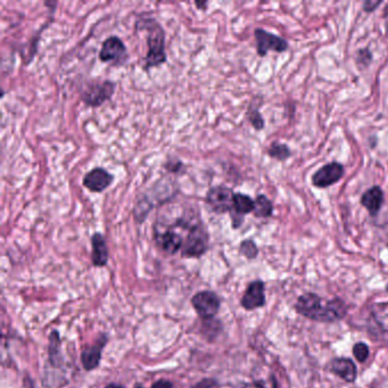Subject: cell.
Returning <instances> with one entry per match:
<instances>
[{
    "mask_svg": "<svg viewBox=\"0 0 388 388\" xmlns=\"http://www.w3.org/2000/svg\"><path fill=\"white\" fill-rule=\"evenodd\" d=\"M106 344V338L104 337L103 340H98L95 345L90 346V347L86 348L83 351L81 359H82L83 367L87 370H92L99 365L100 357H102V351Z\"/></svg>",
    "mask_w": 388,
    "mask_h": 388,
    "instance_id": "2e32d148",
    "label": "cell"
},
{
    "mask_svg": "<svg viewBox=\"0 0 388 388\" xmlns=\"http://www.w3.org/2000/svg\"><path fill=\"white\" fill-rule=\"evenodd\" d=\"M92 260L95 266H105L109 262V249L105 238L100 232H96L92 237Z\"/></svg>",
    "mask_w": 388,
    "mask_h": 388,
    "instance_id": "9a60e30c",
    "label": "cell"
},
{
    "mask_svg": "<svg viewBox=\"0 0 388 388\" xmlns=\"http://www.w3.org/2000/svg\"><path fill=\"white\" fill-rule=\"evenodd\" d=\"M151 388H172V384L166 380H158L155 382L154 385L151 386Z\"/></svg>",
    "mask_w": 388,
    "mask_h": 388,
    "instance_id": "4316f807",
    "label": "cell"
},
{
    "mask_svg": "<svg viewBox=\"0 0 388 388\" xmlns=\"http://www.w3.org/2000/svg\"><path fill=\"white\" fill-rule=\"evenodd\" d=\"M208 246L209 232L204 226L203 221L200 220L187 232L181 254L185 257H200L208 251Z\"/></svg>",
    "mask_w": 388,
    "mask_h": 388,
    "instance_id": "277c9868",
    "label": "cell"
},
{
    "mask_svg": "<svg viewBox=\"0 0 388 388\" xmlns=\"http://www.w3.org/2000/svg\"><path fill=\"white\" fill-rule=\"evenodd\" d=\"M229 215H230V217H232V228L239 229L240 227L243 226L244 222H245V217H244V215H238V213L232 211V210L229 212Z\"/></svg>",
    "mask_w": 388,
    "mask_h": 388,
    "instance_id": "d4e9b609",
    "label": "cell"
},
{
    "mask_svg": "<svg viewBox=\"0 0 388 388\" xmlns=\"http://www.w3.org/2000/svg\"><path fill=\"white\" fill-rule=\"evenodd\" d=\"M193 306L200 317L210 319L215 317L220 308L219 297L212 291H200L193 297Z\"/></svg>",
    "mask_w": 388,
    "mask_h": 388,
    "instance_id": "30bf717a",
    "label": "cell"
},
{
    "mask_svg": "<svg viewBox=\"0 0 388 388\" xmlns=\"http://www.w3.org/2000/svg\"><path fill=\"white\" fill-rule=\"evenodd\" d=\"M295 310L303 317L317 323H336L345 317L347 308L340 298L323 300L314 293L301 295L295 304Z\"/></svg>",
    "mask_w": 388,
    "mask_h": 388,
    "instance_id": "6da1fadb",
    "label": "cell"
},
{
    "mask_svg": "<svg viewBox=\"0 0 388 388\" xmlns=\"http://www.w3.org/2000/svg\"><path fill=\"white\" fill-rule=\"evenodd\" d=\"M255 200L249 196V195L243 194V193H236L234 198V206L232 211L236 212L238 215H251L254 212Z\"/></svg>",
    "mask_w": 388,
    "mask_h": 388,
    "instance_id": "e0dca14e",
    "label": "cell"
},
{
    "mask_svg": "<svg viewBox=\"0 0 388 388\" xmlns=\"http://www.w3.org/2000/svg\"><path fill=\"white\" fill-rule=\"evenodd\" d=\"M240 254L244 255L246 259L253 260L259 255V247L255 244L254 240L245 239L239 245Z\"/></svg>",
    "mask_w": 388,
    "mask_h": 388,
    "instance_id": "603a6c76",
    "label": "cell"
},
{
    "mask_svg": "<svg viewBox=\"0 0 388 388\" xmlns=\"http://www.w3.org/2000/svg\"><path fill=\"white\" fill-rule=\"evenodd\" d=\"M117 83L112 80H92L79 88L80 99L85 105L97 109L114 96Z\"/></svg>",
    "mask_w": 388,
    "mask_h": 388,
    "instance_id": "3957f363",
    "label": "cell"
},
{
    "mask_svg": "<svg viewBox=\"0 0 388 388\" xmlns=\"http://www.w3.org/2000/svg\"><path fill=\"white\" fill-rule=\"evenodd\" d=\"M386 289H387V291H388V285H387V287H386Z\"/></svg>",
    "mask_w": 388,
    "mask_h": 388,
    "instance_id": "4dcf8cb0",
    "label": "cell"
},
{
    "mask_svg": "<svg viewBox=\"0 0 388 388\" xmlns=\"http://www.w3.org/2000/svg\"><path fill=\"white\" fill-rule=\"evenodd\" d=\"M374 60V55L369 47H365L357 50L355 54V64L360 70L368 69Z\"/></svg>",
    "mask_w": 388,
    "mask_h": 388,
    "instance_id": "44dd1931",
    "label": "cell"
},
{
    "mask_svg": "<svg viewBox=\"0 0 388 388\" xmlns=\"http://www.w3.org/2000/svg\"><path fill=\"white\" fill-rule=\"evenodd\" d=\"M382 1H372V0H367L363 1L362 9L365 13H374L378 7L382 6Z\"/></svg>",
    "mask_w": 388,
    "mask_h": 388,
    "instance_id": "484cf974",
    "label": "cell"
},
{
    "mask_svg": "<svg viewBox=\"0 0 388 388\" xmlns=\"http://www.w3.org/2000/svg\"><path fill=\"white\" fill-rule=\"evenodd\" d=\"M254 37L255 43H257V53L260 58H266L269 52L283 54L289 50V41L266 30L257 28L254 30Z\"/></svg>",
    "mask_w": 388,
    "mask_h": 388,
    "instance_id": "52a82bcc",
    "label": "cell"
},
{
    "mask_svg": "<svg viewBox=\"0 0 388 388\" xmlns=\"http://www.w3.org/2000/svg\"><path fill=\"white\" fill-rule=\"evenodd\" d=\"M163 168L166 172L172 174H185V170H187L185 163L177 157H168L163 164Z\"/></svg>",
    "mask_w": 388,
    "mask_h": 388,
    "instance_id": "7402d4cb",
    "label": "cell"
},
{
    "mask_svg": "<svg viewBox=\"0 0 388 388\" xmlns=\"http://www.w3.org/2000/svg\"><path fill=\"white\" fill-rule=\"evenodd\" d=\"M385 194L380 185H372L371 188L367 189L361 196L360 204L368 211L371 217H374L379 215L380 210L384 205Z\"/></svg>",
    "mask_w": 388,
    "mask_h": 388,
    "instance_id": "7c38bea8",
    "label": "cell"
},
{
    "mask_svg": "<svg viewBox=\"0 0 388 388\" xmlns=\"http://www.w3.org/2000/svg\"><path fill=\"white\" fill-rule=\"evenodd\" d=\"M208 5H209L208 1H202V3H200V1H195V6L198 7V9H200V11H206V9H208Z\"/></svg>",
    "mask_w": 388,
    "mask_h": 388,
    "instance_id": "f1b7e54d",
    "label": "cell"
},
{
    "mask_svg": "<svg viewBox=\"0 0 388 388\" xmlns=\"http://www.w3.org/2000/svg\"><path fill=\"white\" fill-rule=\"evenodd\" d=\"M114 181V176L104 168H95L85 174L82 185L92 193H103Z\"/></svg>",
    "mask_w": 388,
    "mask_h": 388,
    "instance_id": "9c48e42d",
    "label": "cell"
},
{
    "mask_svg": "<svg viewBox=\"0 0 388 388\" xmlns=\"http://www.w3.org/2000/svg\"><path fill=\"white\" fill-rule=\"evenodd\" d=\"M333 374L342 378L347 382H353L357 380V365L348 357H336L331 361L330 365Z\"/></svg>",
    "mask_w": 388,
    "mask_h": 388,
    "instance_id": "5bb4252c",
    "label": "cell"
},
{
    "mask_svg": "<svg viewBox=\"0 0 388 388\" xmlns=\"http://www.w3.org/2000/svg\"><path fill=\"white\" fill-rule=\"evenodd\" d=\"M268 155L269 157H271L274 160L279 161V162H286V161L291 158V151L289 145L274 141L269 147Z\"/></svg>",
    "mask_w": 388,
    "mask_h": 388,
    "instance_id": "d6986e66",
    "label": "cell"
},
{
    "mask_svg": "<svg viewBox=\"0 0 388 388\" xmlns=\"http://www.w3.org/2000/svg\"><path fill=\"white\" fill-rule=\"evenodd\" d=\"M345 173V168L340 162L327 163L321 166L318 171L314 172L311 178L312 185L316 188H328L336 185Z\"/></svg>",
    "mask_w": 388,
    "mask_h": 388,
    "instance_id": "ba28073f",
    "label": "cell"
},
{
    "mask_svg": "<svg viewBox=\"0 0 388 388\" xmlns=\"http://www.w3.org/2000/svg\"><path fill=\"white\" fill-rule=\"evenodd\" d=\"M234 190L227 185H213L208 190L205 196L206 205L215 215H225L232 211L234 206Z\"/></svg>",
    "mask_w": 388,
    "mask_h": 388,
    "instance_id": "8992f818",
    "label": "cell"
},
{
    "mask_svg": "<svg viewBox=\"0 0 388 388\" xmlns=\"http://www.w3.org/2000/svg\"><path fill=\"white\" fill-rule=\"evenodd\" d=\"M266 304V295H264V284L261 280H255L249 284L246 289L245 294L242 298V306L246 310H254L262 308Z\"/></svg>",
    "mask_w": 388,
    "mask_h": 388,
    "instance_id": "4fadbf2b",
    "label": "cell"
},
{
    "mask_svg": "<svg viewBox=\"0 0 388 388\" xmlns=\"http://www.w3.org/2000/svg\"><path fill=\"white\" fill-rule=\"evenodd\" d=\"M106 388H124V387H123V386H121V385H115V384H112V385H109Z\"/></svg>",
    "mask_w": 388,
    "mask_h": 388,
    "instance_id": "f546056e",
    "label": "cell"
},
{
    "mask_svg": "<svg viewBox=\"0 0 388 388\" xmlns=\"http://www.w3.org/2000/svg\"><path fill=\"white\" fill-rule=\"evenodd\" d=\"M246 117L247 120L251 123L252 126L257 130V131H262L264 126H266V122L263 119L262 114L259 111V106L255 105V100H253L249 104V109L246 112Z\"/></svg>",
    "mask_w": 388,
    "mask_h": 388,
    "instance_id": "ffe728a7",
    "label": "cell"
},
{
    "mask_svg": "<svg viewBox=\"0 0 388 388\" xmlns=\"http://www.w3.org/2000/svg\"><path fill=\"white\" fill-rule=\"evenodd\" d=\"M255 208L253 215L259 219H269L274 215V203L266 195H257L255 198Z\"/></svg>",
    "mask_w": 388,
    "mask_h": 388,
    "instance_id": "ac0fdd59",
    "label": "cell"
},
{
    "mask_svg": "<svg viewBox=\"0 0 388 388\" xmlns=\"http://www.w3.org/2000/svg\"><path fill=\"white\" fill-rule=\"evenodd\" d=\"M155 239L160 245L161 249L168 254H176L178 252L181 251L183 240H185L179 232H176V229L170 228V227L164 230L156 229Z\"/></svg>",
    "mask_w": 388,
    "mask_h": 388,
    "instance_id": "8fae6325",
    "label": "cell"
},
{
    "mask_svg": "<svg viewBox=\"0 0 388 388\" xmlns=\"http://www.w3.org/2000/svg\"><path fill=\"white\" fill-rule=\"evenodd\" d=\"M382 18H384V22H385V32L386 37L388 38V4L384 9V13H382Z\"/></svg>",
    "mask_w": 388,
    "mask_h": 388,
    "instance_id": "83f0119b",
    "label": "cell"
},
{
    "mask_svg": "<svg viewBox=\"0 0 388 388\" xmlns=\"http://www.w3.org/2000/svg\"><path fill=\"white\" fill-rule=\"evenodd\" d=\"M369 347L367 344L365 343H357L355 345L353 346V355L355 359L359 361V362H365V360L368 359Z\"/></svg>",
    "mask_w": 388,
    "mask_h": 388,
    "instance_id": "cb8c5ba5",
    "label": "cell"
},
{
    "mask_svg": "<svg viewBox=\"0 0 388 388\" xmlns=\"http://www.w3.org/2000/svg\"><path fill=\"white\" fill-rule=\"evenodd\" d=\"M98 58L103 63H109L114 66H122L129 58L128 49L122 39L117 36H111L102 43Z\"/></svg>",
    "mask_w": 388,
    "mask_h": 388,
    "instance_id": "5b68a950",
    "label": "cell"
},
{
    "mask_svg": "<svg viewBox=\"0 0 388 388\" xmlns=\"http://www.w3.org/2000/svg\"><path fill=\"white\" fill-rule=\"evenodd\" d=\"M137 31L147 33V53L144 60V70L149 71L168 62L166 30L154 18H138L134 22Z\"/></svg>",
    "mask_w": 388,
    "mask_h": 388,
    "instance_id": "7a4b0ae2",
    "label": "cell"
}]
</instances>
